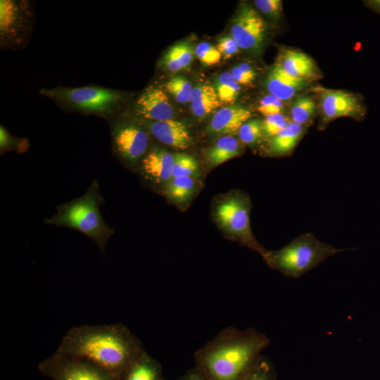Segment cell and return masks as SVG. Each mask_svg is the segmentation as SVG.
<instances>
[{
	"instance_id": "18",
	"label": "cell",
	"mask_w": 380,
	"mask_h": 380,
	"mask_svg": "<svg viewBox=\"0 0 380 380\" xmlns=\"http://www.w3.org/2000/svg\"><path fill=\"white\" fill-rule=\"evenodd\" d=\"M305 132V126L291 122L284 129L270 138L267 155L286 156L293 151Z\"/></svg>"
},
{
	"instance_id": "30",
	"label": "cell",
	"mask_w": 380,
	"mask_h": 380,
	"mask_svg": "<svg viewBox=\"0 0 380 380\" xmlns=\"http://www.w3.org/2000/svg\"><path fill=\"white\" fill-rule=\"evenodd\" d=\"M274 371L268 360L261 355L254 366L240 380H274Z\"/></svg>"
},
{
	"instance_id": "36",
	"label": "cell",
	"mask_w": 380,
	"mask_h": 380,
	"mask_svg": "<svg viewBox=\"0 0 380 380\" xmlns=\"http://www.w3.org/2000/svg\"><path fill=\"white\" fill-rule=\"evenodd\" d=\"M231 73L239 84H248L251 83L238 66L234 67L231 70Z\"/></svg>"
},
{
	"instance_id": "34",
	"label": "cell",
	"mask_w": 380,
	"mask_h": 380,
	"mask_svg": "<svg viewBox=\"0 0 380 380\" xmlns=\"http://www.w3.org/2000/svg\"><path fill=\"white\" fill-rule=\"evenodd\" d=\"M254 4L261 13L272 18L279 17L282 11V1L280 0H255Z\"/></svg>"
},
{
	"instance_id": "23",
	"label": "cell",
	"mask_w": 380,
	"mask_h": 380,
	"mask_svg": "<svg viewBox=\"0 0 380 380\" xmlns=\"http://www.w3.org/2000/svg\"><path fill=\"white\" fill-rule=\"evenodd\" d=\"M194 177H172L164 185L165 195L177 203L187 201L194 194L196 186Z\"/></svg>"
},
{
	"instance_id": "10",
	"label": "cell",
	"mask_w": 380,
	"mask_h": 380,
	"mask_svg": "<svg viewBox=\"0 0 380 380\" xmlns=\"http://www.w3.org/2000/svg\"><path fill=\"white\" fill-rule=\"evenodd\" d=\"M231 25V37L240 49L256 54L261 51L266 39L267 25L257 11L242 4Z\"/></svg>"
},
{
	"instance_id": "8",
	"label": "cell",
	"mask_w": 380,
	"mask_h": 380,
	"mask_svg": "<svg viewBox=\"0 0 380 380\" xmlns=\"http://www.w3.org/2000/svg\"><path fill=\"white\" fill-rule=\"evenodd\" d=\"M32 12L25 1L1 0L0 36L1 46L17 48L24 44L31 32Z\"/></svg>"
},
{
	"instance_id": "38",
	"label": "cell",
	"mask_w": 380,
	"mask_h": 380,
	"mask_svg": "<svg viewBox=\"0 0 380 380\" xmlns=\"http://www.w3.org/2000/svg\"><path fill=\"white\" fill-rule=\"evenodd\" d=\"M365 3L369 8L380 14V0L367 1Z\"/></svg>"
},
{
	"instance_id": "24",
	"label": "cell",
	"mask_w": 380,
	"mask_h": 380,
	"mask_svg": "<svg viewBox=\"0 0 380 380\" xmlns=\"http://www.w3.org/2000/svg\"><path fill=\"white\" fill-rule=\"evenodd\" d=\"M215 89L221 103H233L240 92V84L231 72H224L217 78Z\"/></svg>"
},
{
	"instance_id": "5",
	"label": "cell",
	"mask_w": 380,
	"mask_h": 380,
	"mask_svg": "<svg viewBox=\"0 0 380 380\" xmlns=\"http://www.w3.org/2000/svg\"><path fill=\"white\" fill-rule=\"evenodd\" d=\"M39 93L54 101L64 110L103 118H110L124 100L120 91L99 86L58 87L42 89Z\"/></svg>"
},
{
	"instance_id": "27",
	"label": "cell",
	"mask_w": 380,
	"mask_h": 380,
	"mask_svg": "<svg viewBox=\"0 0 380 380\" xmlns=\"http://www.w3.org/2000/svg\"><path fill=\"white\" fill-rule=\"evenodd\" d=\"M165 87L177 102L185 103L191 101L193 87L185 77H173L166 83Z\"/></svg>"
},
{
	"instance_id": "20",
	"label": "cell",
	"mask_w": 380,
	"mask_h": 380,
	"mask_svg": "<svg viewBox=\"0 0 380 380\" xmlns=\"http://www.w3.org/2000/svg\"><path fill=\"white\" fill-rule=\"evenodd\" d=\"M242 151L239 140L232 135L222 136L207 151V159L211 167L219 165L234 157Z\"/></svg>"
},
{
	"instance_id": "7",
	"label": "cell",
	"mask_w": 380,
	"mask_h": 380,
	"mask_svg": "<svg viewBox=\"0 0 380 380\" xmlns=\"http://www.w3.org/2000/svg\"><path fill=\"white\" fill-rule=\"evenodd\" d=\"M37 369L51 380H120L91 362L56 352L42 360Z\"/></svg>"
},
{
	"instance_id": "4",
	"label": "cell",
	"mask_w": 380,
	"mask_h": 380,
	"mask_svg": "<svg viewBox=\"0 0 380 380\" xmlns=\"http://www.w3.org/2000/svg\"><path fill=\"white\" fill-rule=\"evenodd\" d=\"M348 250L350 249L334 248L308 232L278 251H267L263 258L272 268L285 277L296 279L330 256Z\"/></svg>"
},
{
	"instance_id": "15",
	"label": "cell",
	"mask_w": 380,
	"mask_h": 380,
	"mask_svg": "<svg viewBox=\"0 0 380 380\" xmlns=\"http://www.w3.org/2000/svg\"><path fill=\"white\" fill-rule=\"evenodd\" d=\"M289 75L310 82L317 79L319 70L308 54L293 49H284L275 63Z\"/></svg>"
},
{
	"instance_id": "28",
	"label": "cell",
	"mask_w": 380,
	"mask_h": 380,
	"mask_svg": "<svg viewBox=\"0 0 380 380\" xmlns=\"http://www.w3.org/2000/svg\"><path fill=\"white\" fill-rule=\"evenodd\" d=\"M240 141L247 145H253L263 136L262 122L258 119H250L238 132Z\"/></svg>"
},
{
	"instance_id": "22",
	"label": "cell",
	"mask_w": 380,
	"mask_h": 380,
	"mask_svg": "<svg viewBox=\"0 0 380 380\" xmlns=\"http://www.w3.org/2000/svg\"><path fill=\"white\" fill-rule=\"evenodd\" d=\"M122 380H159L158 365L144 351L129 368Z\"/></svg>"
},
{
	"instance_id": "16",
	"label": "cell",
	"mask_w": 380,
	"mask_h": 380,
	"mask_svg": "<svg viewBox=\"0 0 380 380\" xmlns=\"http://www.w3.org/2000/svg\"><path fill=\"white\" fill-rule=\"evenodd\" d=\"M251 117V112L243 106L232 105L224 107L213 115L208 130L214 134L233 136Z\"/></svg>"
},
{
	"instance_id": "33",
	"label": "cell",
	"mask_w": 380,
	"mask_h": 380,
	"mask_svg": "<svg viewBox=\"0 0 380 380\" xmlns=\"http://www.w3.org/2000/svg\"><path fill=\"white\" fill-rule=\"evenodd\" d=\"M283 109L284 101L270 94L260 99L258 107V110L265 118L282 113Z\"/></svg>"
},
{
	"instance_id": "19",
	"label": "cell",
	"mask_w": 380,
	"mask_h": 380,
	"mask_svg": "<svg viewBox=\"0 0 380 380\" xmlns=\"http://www.w3.org/2000/svg\"><path fill=\"white\" fill-rule=\"evenodd\" d=\"M191 109L194 116L203 118L220 106L215 87L206 84H199L193 87Z\"/></svg>"
},
{
	"instance_id": "13",
	"label": "cell",
	"mask_w": 380,
	"mask_h": 380,
	"mask_svg": "<svg viewBox=\"0 0 380 380\" xmlns=\"http://www.w3.org/2000/svg\"><path fill=\"white\" fill-rule=\"evenodd\" d=\"M134 112L137 117L148 122L172 119L173 108L165 92L159 87L150 86L138 97Z\"/></svg>"
},
{
	"instance_id": "11",
	"label": "cell",
	"mask_w": 380,
	"mask_h": 380,
	"mask_svg": "<svg viewBox=\"0 0 380 380\" xmlns=\"http://www.w3.org/2000/svg\"><path fill=\"white\" fill-rule=\"evenodd\" d=\"M319 93L322 122L324 124L341 117H349L356 120L365 118L367 109L360 95L327 89H323Z\"/></svg>"
},
{
	"instance_id": "6",
	"label": "cell",
	"mask_w": 380,
	"mask_h": 380,
	"mask_svg": "<svg viewBox=\"0 0 380 380\" xmlns=\"http://www.w3.org/2000/svg\"><path fill=\"white\" fill-rule=\"evenodd\" d=\"M110 128L114 156L127 167L137 168L149 149L147 129L127 120H115Z\"/></svg>"
},
{
	"instance_id": "35",
	"label": "cell",
	"mask_w": 380,
	"mask_h": 380,
	"mask_svg": "<svg viewBox=\"0 0 380 380\" xmlns=\"http://www.w3.org/2000/svg\"><path fill=\"white\" fill-rule=\"evenodd\" d=\"M217 49L222 56L228 58L236 54L240 48L231 36H225L219 39Z\"/></svg>"
},
{
	"instance_id": "3",
	"label": "cell",
	"mask_w": 380,
	"mask_h": 380,
	"mask_svg": "<svg viewBox=\"0 0 380 380\" xmlns=\"http://www.w3.org/2000/svg\"><path fill=\"white\" fill-rule=\"evenodd\" d=\"M105 203L97 180H94L84 194L56 207V213L44 223L68 227L91 238L104 255L106 244L115 233L103 220L100 207Z\"/></svg>"
},
{
	"instance_id": "17",
	"label": "cell",
	"mask_w": 380,
	"mask_h": 380,
	"mask_svg": "<svg viewBox=\"0 0 380 380\" xmlns=\"http://www.w3.org/2000/svg\"><path fill=\"white\" fill-rule=\"evenodd\" d=\"M307 84L308 82L289 75L276 64L270 70L265 80L268 92L283 101L292 99Z\"/></svg>"
},
{
	"instance_id": "21",
	"label": "cell",
	"mask_w": 380,
	"mask_h": 380,
	"mask_svg": "<svg viewBox=\"0 0 380 380\" xmlns=\"http://www.w3.org/2000/svg\"><path fill=\"white\" fill-rule=\"evenodd\" d=\"M190 43L181 42L171 46L163 58V65L171 72H178L189 67L194 59Z\"/></svg>"
},
{
	"instance_id": "25",
	"label": "cell",
	"mask_w": 380,
	"mask_h": 380,
	"mask_svg": "<svg viewBox=\"0 0 380 380\" xmlns=\"http://www.w3.org/2000/svg\"><path fill=\"white\" fill-rule=\"evenodd\" d=\"M317 110V104L309 96L296 99L290 110L291 121L305 126L313 118Z\"/></svg>"
},
{
	"instance_id": "2",
	"label": "cell",
	"mask_w": 380,
	"mask_h": 380,
	"mask_svg": "<svg viewBox=\"0 0 380 380\" xmlns=\"http://www.w3.org/2000/svg\"><path fill=\"white\" fill-rule=\"evenodd\" d=\"M269 344L267 337L253 328H228L201 348L198 355L212 379L240 380Z\"/></svg>"
},
{
	"instance_id": "12",
	"label": "cell",
	"mask_w": 380,
	"mask_h": 380,
	"mask_svg": "<svg viewBox=\"0 0 380 380\" xmlns=\"http://www.w3.org/2000/svg\"><path fill=\"white\" fill-rule=\"evenodd\" d=\"M174 155L163 148L152 146L141 159L139 172L148 183L165 185L172 177Z\"/></svg>"
},
{
	"instance_id": "37",
	"label": "cell",
	"mask_w": 380,
	"mask_h": 380,
	"mask_svg": "<svg viewBox=\"0 0 380 380\" xmlns=\"http://www.w3.org/2000/svg\"><path fill=\"white\" fill-rule=\"evenodd\" d=\"M238 67L246 75L251 82L254 81L256 77V72L250 64L248 63H241Z\"/></svg>"
},
{
	"instance_id": "39",
	"label": "cell",
	"mask_w": 380,
	"mask_h": 380,
	"mask_svg": "<svg viewBox=\"0 0 380 380\" xmlns=\"http://www.w3.org/2000/svg\"><path fill=\"white\" fill-rule=\"evenodd\" d=\"M187 380H203L197 375L191 376Z\"/></svg>"
},
{
	"instance_id": "26",
	"label": "cell",
	"mask_w": 380,
	"mask_h": 380,
	"mask_svg": "<svg viewBox=\"0 0 380 380\" xmlns=\"http://www.w3.org/2000/svg\"><path fill=\"white\" fill-rule=\"evenodd\" d=\"M174 158L172 177H194L196 175L198 171V164L193 156L186 153H178L174 155Z\"/></svg>"
},
{
	"instance_id": "29",
	"label": "cell",
	"mask_w": 380,
	"mask_h": 380,
	"mask_svg": "<svg viewBox=\"0 0 380 380\" xmlns=\"http://www.w3.org/2000/svg\"><path fill=\"white\" fill-rule=\"evenodd\" d=\"M29 143L26 139L12 136L4 127L0 128L1 155L6 151H16L23 153L27 151Z\"/></svg>"
},
{
	"instance_id": "9",
	"label": "cell",
	"mask_w": 380,
	"mask_h": 380,
	"mask_svg": "<svg viewBox=\"0 0 380 380\" xmlns=\"http://www.w3.org/2000/svg\"><path fill=\"white\" fill-rule=\"evenodd\" d=\"M249 212L248 200L234 196L217 205L215 216L222 227L264 257L267 251L257 243L251 234Z\"/></svg>"
},
{
	"instance_id": "31",
	"label": "cell",
	"mask_w": 380,
	"mask_h": 380,
	"mask_svg": "<svg viewBox=\"0 0 380 380\" xmlns=\"http://www.w3.org/2000/svg\"><path fill=\"white\" fill-rule=\"evenodd\" d=\"M291 121L283 113L267 116L262 121L263 136L271 138L284 129Z\"/></svg>"
},
{
	"instance_id": "1",
	"label": "cell",
	"mask_w": 380,
	"mask_h": 380,
	"mask_svg": "<svg viewBox=\"0 0 380 380\" xmlns=\"http://www.w3.org/2000/svg\"><path fill=\"white\" fill-rule=\"evenodd\" d=\"M56 352L91 362L122 380L144 350L125 325L110 324H86L70 329Z\"/></svg>"
},
{
	"instance_id": "32",
	"label": "cell",
	"mask_w": 380,
	"mask_h": 380,
	"mask_svg": "<svg viewBox=\"0 0 380 380\" xmlns=\"http://www.w3.org/2000/svg\"><path fill=\"white\" fill-rule=\"evenodd\" d=\"M195 54L199 61L206 65L217 63L222 57L217 47L206 42H201L196 46Z\"/></svg>"
},
{
	"instance_id": "14",
	"label": "cell",
	"mask_w": 380,
	"mask_h": 380,
	"mask_svg": "<svg viewBox=\"0 0 380 380\" xmlns=\"http://www.w3.org/2000/svg\"><path fill=\"white\" fill-rule=\"evenodd\" d=\"M144 127L158 141L171 147L184 150L193 144L187 126L179 120L146 121Z\"/></svg>"
}]
</instances>
